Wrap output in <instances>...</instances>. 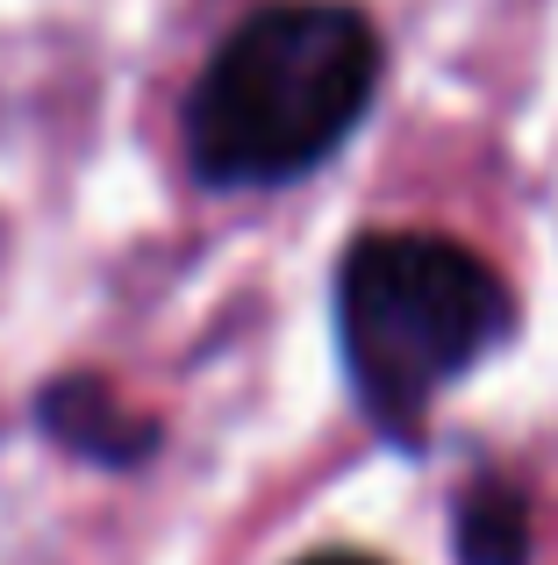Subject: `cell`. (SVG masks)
<instances>
[{"instance_id":"obj_3","label":"cell","mask_w":558,"mask_h":565,"mask_svg":"<svg viewBox=\"0 0 558 565\" xmlns=\"http://www.w3.org/2000/svg\"><path fill=\"white\" fill-rule=\"evenodd\" d=\"M36 429L51 444H65L72 458H94V466H143L158 451V423L137 408H122L108 380H51L36 401Z\"/></svg>"},{"instance_id":"obj_2","label":"cell","mask_w":558,"mask_h":565,"mask_svg":"<svg viewBox=\"0 0 558 565\" xmlns=\"http://www.w3.org/2000/svg\"><path fill=\"white\" fill-rule=\"evenodd\" d=\"M516 330V294L487 258L430 230L358 236L336 265V351L358 408L387 437H416L430 401Z\"/></svg>"},{"instance_id":"obj_4","label":"cell","mask_w":558,"mask_h":565,"mask_svg":"<svg viewBox=\"0 0 558 565\" xmlns=\"http://www.w3.org/2000/svg\"><path fill=\"white\" fill-rule=\"evenodd\" d=\"M459 558L465 565H523L530 558V515L508 487H473L459 501Z\"/></svg>"},{"instance_id":"obj_1","label":"cell","mask_w":558,"mask_h":565,"mask_svg":"<svg viewBox=\"0 0 558 565\" xmlns=\"http://www.w3.org/2000/svg\"><path fill=\"white\" fill-rule=\"evenodd\" d=\"M379 94V36L344 0H272L229 29L186 100L208 186H287L336 158Z\"/></svg>"},{"instance_id":"obj_5","label":"cell","mask_w":558,"mask_h":565,"mask_svg":"<svg viewBox=\"0 0 558 565\" xmlns=\"http://www.w3.org/2000/svg\"><path fill=\"white\" fill-rule=\"evenodd\" d=\"M301 565H379V558H365V552H315V558H301Z\"/></svg>"}]
</instances>
